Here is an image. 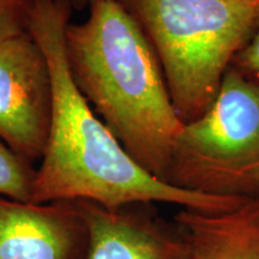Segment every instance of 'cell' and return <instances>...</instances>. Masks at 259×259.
I'll use <instances>...</instances> for the list:
<instances>
[{
  "mask_svg": "<svg viewBox=\"0 0 259 259\" xmlns=\"http://www.w3.org/2000/svg\"><path fill=\"white\" fill-rule=\"evenodd\" d=\"M74 206L85 227V259H190L187 244L176 223L132 209L106 208L89 200Z\"/></svg>",
  "mask_w": 259,
  "mask_h": 259,
  "instance_id": "obj_6",
  "label": "cell"
},
{
  "mask_svg": "<svg viewBox=\"0 0 259 259\" xmlns=\"http://www.w3.org/2000/svg\"><path fill=\"white\" fill-rule=\"evenodd\" d=\"M29 0H0V41L28 31Z\"/></svg>",
  "mask_w": 259,
  "mask_h": 259,
  "instance_id": "obj_10",
  "label": "cell"
},
{
  "mask_svg": "<svg viewBox=\"0 0 259 259\" xmlns=\"http://www.w3.org/2000/svg\"><path fill=\"white\" fill-rule=\"evenodd\" d=\"M87 245L73 202L0 198V259H82Z\"/></svg>",
  "mask_w": 259,
  "mask_h": 259,
  "instance_id": "obj_7",
  "label": "cell"
},
{
  "mask_svg": "<svg viewBox=\"0 0 259 259\" xmlns=\"http://www.w3.org/2000/svg\"><path fill=\"white\" fill-rule=\"evenodd\" d=\"M70 2H71V4H72V6H74V8L82 9L87 4H90V2H92V0H70Z\"/></svg>",
  "mask_w": 259,
  "mask_h": 259,
  "instance_id": "obj_12",
  "label": "cell"
},
{
  "mask_svg": "<svg viewBox=\"0 0 259 259\" xmlns=\"http://www.w3.org/2000/svg\"><path fill=\"white\" fill-rule=\"evenodd\" d=\"M154 48L184 124L209 108L259 19V0H122Z\"/></svg>",
  "mask_w": 259,
  "mask_h": 259,
  "instance_id": "obj_3",
  "label": "cell"
},
{
  "mask_svg": "<svg viewBox=\"0 0 259 259\" xmlns=\"http://www.w3.org/2000/svg\"><path fill=\"white\" fill-rule=\"evenodd\" d=\"M231 67L259 85V19L250 38L233 59Z\"/></svg>",
  "mask_w": 259,
  "mask_h": 259,
  "instance_id": "obj_11",
  "label": "cell"
},
{
  "mask_svg": "<svg viewBox=\"0 0 259 259\" xmlns=\"http://www.w3.org/2000/svg\"><path fill=\"white\" fill-rule=\"evenodd\" d=\"M50 67L30 32L0 41V139L27 160L42 157L50 134Z\"/></svg>",
  "mask_w": 259,
  "mask_h": 259,
  "instance_id": "obj_5",
  "label": "cell"
},
{
  "mask_svg": "<svg viewBox=\"0 0 259 259\" xmlns=\"http://www.w3.org/2000/svg\"><path fill=\"white\" fill-rule=\"evenodd\" d=\"M174 223L190 259H259V194L225 211L180 209Z\"/></svg>",
  "mask_w": 259,
  "mask_h": 259,
  "instance_id": "obj_8",
  "label": "cell"
},
{
  "mask_svg": "<svg viewBox=\"0 0 259 259\" xmlns=\"http://www.w3.org/2000/svg\"><path fill=\"white\" fill-rule=\"evenodd\" d=\"M34 178L35 171L29 169L24 158L0 139V197L31 202Z\"/></svg>",
  "mask_w": 259,
  "mask_h": 259,
  "instance_id": "obj_9",
  "label": "cell"
},
{
  "mask_svg": "<svg viewBox=\"0 0 259 259\" xmlns=\"http://www.w3.org/2000/svg\"><path fill=\"white\" fill-rule=\"evenodd\" d=\"M89 5L88 18L65 31L74 82L130 156L168 183L184 122L154 48L122 0Z\"/></svg>",
  "mask_w": 259,
  "mask_h": 259,
  "instance_id": "obj_2",
  "label": "cell"
},
{
  "mask_svg": "<svg viewBox=\"0 0 259 259\" xmlns=\"http://www.w3.org/2000/svg\"><path fill=\"white\" fill-rule=\"evenodd\" d=\"M70 0H29L28 30L50 67L52 115L31 203L89 200L106 208L167 203L180 209L225 211L246 197L187 191L139 166L96 114L71 73L65 31Z\"/></svg>",
  "mask_w": 259,
  "mask_h": 259,
  "instance_id": "obj_1",
  "label": "cell"
},
{
  "mask_svg": "<svg viewBox=\"0 0 259 259\" xmlns=\"http://www.w3.org/2000/svg\"><path fill=\"white\" fill-rule=\"evenodd\" d=\"M168 183L215 196L259 194V85L229 67L205 113L178 136Z\"/></svg>",
  "mask_w": 259,
  "mask_h": 259,
  "instance_id": "obj_4",
  "label": "cell"
}]
</instances>
